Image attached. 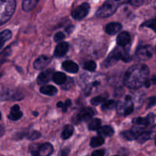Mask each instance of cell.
I'll return each mask as SVG.
<instances>
[{
    "instance_id": "cell-1",
    "label": "cell",
    "mask_w": 156,
    "mask_h": 156,
    "mask_svg": "<svg viewBox=\"0 0 156 156\" xmlns=\"http://www.w3.org/2000/svg\"><path fill=\"white\" fill-rule=\"evenodd\" d=\"M149 69L147 66L139 64L131 66L126 70L123 77V82L127 88L137 89L144 85L148 79Z\"/></svg>"
},
{
    "instance_id": "cell-2",
    "label": "cell",
    "mask_w": 156,
    "mask_h": 156,
    "mask_svg": "<svg viewBox=\"0 0 156 156\" xmlns=\"http://www.w3.org/2000/svg\"><path fill=\"white\" fill-rule=\"evenodd\" d=\"M16 0H0V25L7 22L13 15Z\"/></svg>"
},
{
    "instance_id": "cell-3",
    "label": "cell",
    "mask_w": 156,
    "mask_h": 156,
    "mask_svg": "<svg viewBox=\"0 0 156 156\" xmlns=\"http://www.w3.org/2000/svg\"><path fill=\"white\" fill-rule=\"evenodd\" d=\"M117 9V5L114 2L108 1L105 2L102 6L99 8L98 10L96 12L95 15L98 18H108L111 16L115 13Z\"/></svg>"
},
{
    "instance_id": "cell-4",
    "label": "cell",
    "mask_w": 156,
    "mask_h": 156,
    "mask_svg": "<svg viewBox=\"0 0 156 156\" xmlns=\"http://www.w3.org/2000/svg\"><path fill=\"white\" fill-rule=\"evenodd\" d=\"M30 151L33 156H50L53 152V147L50 143L32 145Z\"/></svg>"
},
{
    "instance_id": "cell-5",
    "label": "cell",
    "mask_w": 156,
    "mask_h": 156,
    "mask_svg": "<svg viewBox=\"0 0 156 156\" xmlns=\"http://www.w3.org/2000/svg\"><path fill=\"white\" fill-rule=\"evenodd\" d=\"M90 10V5L88 3H83L79 6L76 7L74 10L72 12L71 15L74 19L82 20L85 18L88 14Z\"/></svg>"
},
{
    "instance_id": "cell-6",
    "label": "cell",
    "mask_w": 156,
    "mask_h": 156,
    "mask_svg": "<svg viewBox=\"0 0 156 156\" xmlns=\"http://www.w3.org/2000/svg\"><path fill=\"white\" fill-rule=\"evenodd\" d=\"M136 56L140 60H148L152 56V49L151 46H140L136 52Z\"/></svg>"
},
{
    "instance_id": "cell-7",
    "label": "cell",
    "mask_w": 156,
    "mask_h": 156,
    "mask_svg": "<svg viewBox=\"0 0 156 156\" xmlns=\"http://www.w3.org/2000/svg\"><path fill=\"white\" fill-rule=\"evenodd\" d=\"M23 96L19 92L14 90L9 89V88H4L0 91V100H10V99H15V100H19L22 98Z\"/></svg>"
},
{
    "instance_id": "cell-8",
    "label": "cell",
    "mask_w": 156,
    "mask_h": 156,
    "mask_svg": "<svg viewBox=\"0 0 156 156\" xmlns=\"http://www.w3.org/2000/svg\"><path fill=\"white\" fill-rule=\"evenodd\" d=\"M53 72L54 71L52 69H47L40 73L37 77L38 85H45V84L48 83L53 79V76L54 74Z\"/></svg>"
},
{
    "instance_id": "cell-9",
    "label": "cell",
    "mask_w": 156,
    "mask_h": 156,
    "mask_svg": "<svg viewBox=\"0 0 156 156\" xmlns=\"http://www.w3.org/2000/svg\"><path fill=\"white\" fill-rule=\"evenodd\" d=\"M50 62H51V58L46 56V55H42V56H39L34 61V67L36 69L41 70L42 69L45 68Z\"/></svg>"
},
{
    "instance_id": "cell-10",
    "label": "cell",
    "mask_w": 156,
    "mask_h": 156,
    "mask_svg": "<svg viewBox=\"0 0 156 156\" xmlns=\"http://www.w3.org/2000/svg\"><path fill=\"white\" fill-rule=\"evenodd\" d=\"M94 112L91 108H85L82 110L77 115V120L79 122L81 121H88L90 119L92 118L94 116Z\"/></svg>"
},
{
    "instance_id": "cell-11",
    "label": "cell",
    "mask_w": 156,
    "mask_h": 156,
    "mask_svg": "<svg viewBox=\"0 0 156 156\" xmlns=\"http://www.w3.org/2000/svg\"><path fill=\"white\" fill-rule=\"evenodd\" d=\"M131 41V37L128 32L123 31L117 36V43L120 47H125L129 44Z\"/></svg>"
},
{
    "instance_id": "cell-12",
    "label": "cell",
    "mask_w": 156,
    "mask_h": 156,
    "mask_svg": "<svg viewBox=\"0 0 156 156\" xmlns=\"http://www.w3.org/2000/svg\"><path fill=\"white\" fill-rule=\"evenodd\" d=\"M122 28V24L118 22H111L110 24H107L105 27V31L107 34L110 35H114L115 34L118 33Z\"/></svg>"
},
{
    "instance_id": "cell-13",
    "label": "cell",
    "mask_w": 156,
    "mask_h": 156,
    "mask_svg": "<svg viewBox=\"0 0 156 156\" xmlns=\"http://www.w3.org/2000/svg\"><path fill=\"white\" fill-rule=\"evenodd\" d=\"M22 116L23 113L21 111L18 105H15L12 107L10 111V114H9V118L11 120H13V121L18 120H19V119H21V117H22Z\"/></svg>"
},
{
    "instance_id": "cell-14",
    "label": "cell",
    "mask_w": 156,
    "mask_h": 156,
    "mask_svg": "<svg viewBox=\"0 0 156 156\" xmlns=\"http://www.w3.org/2000/svg\"><path fill=\"white\" fill-rule=\"evenodd\" d=\"M69 50V44L66 42H60L57 46L54 51V55L57 57H61L66 55Z\"/></svg>"
},
{
    "instance_id": "cell-15",
    "label": "cell",
    "mask_w": 156,
    "mask_h": 156,
    "mask_svg": "<svg viewBox=\"0 0 156 156\" xmlns=\"http://www.w3.org/2000/svg\"><path fill=\"white\" fill-rule=\"evenodd\" d=\"M62 69L69 73H76L79 71V66L76 62L71 60H67L62 63Z\"/></svg>"
},
{
    "instance_id": "cell-16",
    "label": "cell",
    "mask_w": 156,
    "mask_h": 156,
    "mask_svg": "<svg viewBox=\"0 0 156 156\" xmlns=\"http://www.w3.org/2000/svg\"><path fill=\"white\" fill-rule=\"evenodd\" d=\"M40 91L46 95L54 96L55 94H57L58 90L56 87L53 86V85H44L41 88Z\"/></svg>"
},
{
    "instance_id": "cell-17",
    "label": "cell",
    "mask_w": 156,
    "mask_h": 156,
    "mask_svg": "<svg viewBox=\"0 0 156 156\" xmlns=\"http://www.w3.org/2000/svg\"><path fill=\"white\" fill-rule=\"evenodd\" d=\"M39 0H23L22 9L26 12H30L36 6Z\"/></svg>"
},
{
    "instance_id": "cell-18",
    "label": "cell",
    "mask_w": 156,
    "mask_h": 156,
    "mask_svg": "<svg viewBox=\"0 0 156 156\" xmlns=\"http://www.w3.org/2000/svg\"><path fill=\"white\" fill-rule=\"evenodd\" d=\"M98 133L101 136H111L114 135V130L113 128L110 126H101L98 129Z\"/></svg>"
},
{
    "instance_id": "cell-19",
    "label": "cell",
    "mask_w": 156,
    "mask_h": 156,
    "mask_svg": "<svg viewBox=\"0 0 156 156\" xmlns=\"http://www.w3.org/2000/svg\"><path fill=\"white\" fill-rule=\"evenodd\" d=\"M52 79L57 85H63L66 82V76L63 73L57 72V73H55L53 74Z\"/></svg>"
},
{
    "instance_id": "cell-20",
    "label": "cell",
    "mask_w": 156,
    "mask_h": 156,
    "mask_svg": "<svg viewBox=\"0 0 156 156\" xmlns=\"http://www.w3.org/2000/svg\"><path fill=\"white\" fill-rule=\"evenodd\" d=\"M12 37V32L9 30H5L0 33V49L4 46L6 41Z\"/></svg>"
},
{
    "instance_id": "cell-21",
    "label": "cell",
    "mask_w": 156,
    "mask_h": 156,
    "mask_svg": "<svg viewBox=\"0 0 156 156\" xmlns=\"http://www.w3.org/2000/svg\"><path fill=\"white\" fill-rule=\"evenodd\" d=\"M101 120L99 119H90L88 123V127L90 130H98L101 127Z\"/></svg>"
},
{
    "instance_id": "cell-22",
    "label": "cell",
    "mask_w": 156,
    "mask_h": 156,
    "mask_svg": "<svg viewBox=\"0 0 156 156\" xmlns=\"http://www.w3.org/2000/svg\"><path fill=\"white\" fill-rule=\"evenodd\" d=\"M151 136H152V132H151V130L149 131L144 130L142 133H140V135L137 136L136 140L140 143H144L145 142L149 140V139L151 138Z\"/></svg>"
},
{
    "instance_id": "cell-23",
    "label": "cell",
    "mask_w": 156,
    "mask_h": 156,
    "mask_svg": "<svg viewBox=\"0 0 156 156\" xmlns=\"http://www.w3.org/2000/svg\"><path fill=\"white\" fill-rule=\"evenodd\" d=\"M73 132H74V128H73V126H71V125H67L64 128L61 136H62V138L63 140H68L69 137L72 136V135L73 134Z\"/></svg>"
},
{
    "instance_id": "cell-24",
    "label": "cell",
    "mask_w": 156,
    "mask_h": 156,
    "mask_svg": "<svg viewBox=\"0 0 156 156\" xmlns=\"http://www.w3.org/2000/svg\"><path fill=\"white\" fill-rule=\"evenodd\" d=\"M121 136L127 140H136L137 136H138V134L136 133V132L134 129H131L130 130L124 131V132L122 133Z\"/></svg>"
},
{
    "instance_id": "cell-25",
    "label": "cell",
    "mask_w": 156,
    "mask_h": 156,
    "mask_svg": "<svg viewBox=\"0 0 156 156\" xmlns=\"http://www.w3.org/2000/svg\"><path fill=\"white\" fill-rule=\"evenodd\" d=\"M104 143H105V139L101 136L93 137L91 140V146L93 148L98 147V146H101Z\"/></svg>"
},
{
    "instance_id": "cell-26",
    "label": "cell",
    "mask_w": 156,
    "mask_h": 156,
    "mask_svg": "<svg viewBox=\"0 0 156 156\" xmlns=\"http://www.w3.org/2000/svg\"><path fill=\"white\" fill-rule=\"evenodd\" d=\"M107 98H108L107 95H99L98 97L93 98L91 102L93 105H98L100 104H103L105 101H107Z\"/></svg>"
},
{
    "instance_id": "cell-27",
    "label": "cell",
    "mask_w": 156,
    "mask_h": 156,
    "mask_svg": "<svg viewBox=\"0 0 156 156\" xmlns=\"http://www.w3.org/2000/svg\"><path fill=\"white\" fill-rule=\"evenodd\" d=\"M114 106H115V101L114 100L105 101L102 105L101 109L103 111H109V110H112Z\"/></svg>"
},
{
    "instance_id": "cell-28",
    "label": "cell",
    "mask_w": 156,
    "mask_h": 156,
    "mask_svg": "<svg viewBox=\"0 0 156 156\" xmlns=\"http://www.w3.org/2000/svg\"><path fill=\"white\" fill-rule=\"evenodd\" d=\"M142 27H147L149 28L152 29L154 31L156 32V18H152V19L149 20V21H146L142 24Z\"/></svg>"
},
{
    "instance_id": "cell-29",
    "label": "cell",
    "mask_w": 156,
    "mask_h": 156,
    "mask_svg": "<svg viewBox=\"0 0 156 156\" xmlns=\"http://www.w3.org/2000/svg\"><path fill=\"white\" fill-rule=\"evenodd\" d=\"M96 67H97V66H96L95 62L93 60H90L85 62L83 66V68L85 70H88V71L90 72H94L96 69Z\"/></svg>"
},
{
    "instance_id": "cell-30",
    "label": "cell",
    "mask_w": 156,
    "mask_h": 156,
    "mask_svg": "<svg viewBox=\"0 0 156 156\" xmlns=\"http://www.w3.org/2000/svg\"><path fill=\"white\" fill-rule=\"evenodd\" d=\"M41 136V133H39L38 131H32V132L29 133L28 135H27V139L28 140H37V139L40 138Z\"/></svg>"
},
{
    "instance_id": "cell-31",
    "label": "cell",
    "mask_w": 156,
    "mask_h": 156,
    "mask_svg": "<svg viewBox=\"0 0 156 156\" xmlns=\"http://www.w3.org/2000/svg\"><path fill=\"white\" fill-rule=\"evenodd\" d=\"M156 105V96H152L147 100V108H150Z\"/></svg>"
},
{
    "instance_id": "cell-32",
    "label": "cell",
    "mask_w": 156,
    "mask_h": 156,
    "mask_svg": "<svg viewBox=\"0 0 156 156\" xmlns=\"http://www.w3.org/2000/svg\"><path fill=\"white\" fill-rule=\"evenodd\" d=\"M133 108H134L133 104H131V105H129L127 108H125V110L123 111V114H123V115H125V116L129 115V114H130L133 111V109H134Z\"/></svg>"
},
{
    "instance_id": "cell-33",
    "label": "cell",
    "mask_w": 156,
    "mask_h": 156,
    "mask_svg": "<svg viewBox=\"0 0 156 156\" xmlns=\"http://www.w3.org/2000/svg\"><path fill=\"white\" fill-rule=\"evenodd\" d=\"M64 38H65V34L62 33V32H58V33L55 34L54 41L56 42H59V41H62Z\"/></svg>"
},
{
    "instance_id": "cell-34",
    "label": "cell",
    "mask_w": 156,
    "mask_h": 156,
    "mask_svg": "<svg viewBox=\"0 0 156 156\" xmlns=\"http://www.w3.org/2000/svg\"><path fill=\"white\" fill-rule=\"evenodd\" d=\"M145 0H129L128 2L133 6H140L144 3Z\"/></svg>"
},
{
    "instance_id": "cell-35",
    "label": "cell",
    "mask_w": 156,
    "mask_h": 156,
    "mask_svg": "<svg viewBox=\"0 0 156 156\" xmlns=\"http://www.w3.org/2000/svg\"><path fill=\"white\" fill-rule=\"evenodd\" d=\"M71 104H72V102L69 99H68V100L66 101L63 103V105H62V111H63V112H66V111H67V108H68L71 105Z\"/></svg>"
},
{
    "instance_id": "cell-36",
    "label": "cell",
    "mask_w": 156,
    "mask_h": 156,
    "mask_svg": "<svg viewBox=\"0 0 156 156\" xmlns=\"http://www.w3.org/2000/svg\"><path fill=\"white\" fill-rule=\"evenodd\" d=\"M69 154V149L65 148V149H62V150L59 152L58 156H68Z\"/></svg>"
},
{
    "instance_id": "cell-37",
    "label": "cell",
    "mask_w": 156,
    "mask_h": 156,
    "mask_svg": "<svg viewBox=\"0 0 156 156\" xmlns=\"http://www.w3.org/2000/svg\"><path fill=\"white\" fill-rule=\"evenodd\" d=\"M104 155H105L104 150H97L94 151V152L91 154V156H104Z\"/></svg>"
},
{
    "instance_id": "cell-38",
    "label": "cell",
    "mask_w": 156,
    "mask_h": 156,
    "mask_svg": "<svg viewBox=\"0 0 156 156\" xmlns=\"http://www.w3.org/2000/svg\"><path fill=\"white\" fill-rule=\"evenodd\" d=\"M73 28H74V26L70 25L69 27H66V31L68 32V33H71V32L73 31Z\"/></svg>"
},
{
    "instance_id": "cell-39",
    "label": "cell",
    "mask_w": 156,
    "mask_h": 156,
    "mask_svg": "<svg viewBox=\"0 0 156 156\" xmlns=\"http://www.w3.org/2000/svg\"><path fill=\"white\" fill-rule=\"evenodd\" d=\"M151 132H152V135L154 133V135H155V145H156V127L153 128V129L151 130Z\"/></svg>"
},
{
    "instance_id": "cell-40",
    "label": "cell",
    "mask_w": 156,
    "mask_h": 156,
    "mask_svg": "<svg viewBox=\"0 0 156 156\" xmlns=\"http://www.w3.org/2000/svg\"><path fill=\"white\" fill-rule=\"evenodd\" d=\"M150 82H152V83L155 84H155H156V76H152V79H151Z\"/></svg>"
},
{
    "instance_id": "cell-41",
    "label": "cell",
    "mask_w": 156,
    "mask_h": 156,
    "mask_svg": "<svg viewBox=\"0 0 156 156\" xmlns=\"http://www.w3.org/2000/svg\"><path fill=\"white\" fill-rule=\"evenodd\" d=\"M57 107L58 108H62V105H63V102H62V101H59L57 103Z\"/></svg>"
},
{
    "instance_id": "cell-42",
    "label": "cell",
    "mask_w": 156,
    "mask_h": 156,
    "mask_svg": "<svg viewBox=\"0 0 156 156\" xmlns=\"http://www.w3.org/2000/svg\"><path fill=\"white\" fill-rule=\"evenodd\" d=\"M1 117H2V115H1V113H0V120H1Z\"/></svg>"
},
{
    "instance_id": "cell-43",
    "label": "cell",
    "mask_w": 156,
    "mask_h": 156,
    "mask_svg": "<svg viewBox=\"0 0 156 156\" xmlns=\"http://www.w3.org/2000/svg\"><path fill=\"white\" fill-rule=\"evenodd\" d=\"M155 53H156V46H155Z\"/></svg>"
},
{
    "instance_id": "cell-44",
    "label": "cell",
    "mask_w": 156,
    "mask_h": 156,
    "mask_svg": "<svg viewBox=\"0 0 156 156\" xmlns=\"http://www.w3.org/2000/svg\"><path fill=\"white\" fill-rule=\"evenodd\" d=\"M114 1H120V0H114Z\"/></svg>"
},
{
    "instance_id": "cell-45",
    "label": "cell",
    "mask_w": 156,
    "mask_h": 156,
    "mask_svg": "<svg viewBox=\"0 0 156 156\" xmlns=\"http://www.w3.org/2000/svg\"><path fill=\"white\" fill-rule=\"evenodd\" d=\"M155 3H156V0H155Z\"/></svg>"
},
{
    "instance_id": "cell-46",
    "label": "cell",
    "mask_w": 156,
    "mask_h": 156,
    "mask_svg": "<svg viewBox=\"0 0 156 156\" xmlns=\"http://www.w3.org/2000/svg\"><path fill=\"white\" fill-rule=\"evenodd\" d=\"M115 156H117V155H115Z\"/></svg>"
}]
</instances>
